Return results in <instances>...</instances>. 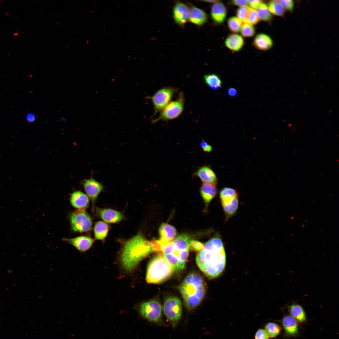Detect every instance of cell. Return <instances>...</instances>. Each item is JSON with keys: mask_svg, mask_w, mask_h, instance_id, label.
<instances>
[{"mask_svg": "<svg viewBox=\"0 0 339 339\" xmlns=\"http://www.w3.org/2000/svg\"><path fill=\"white\" fill-rule=\"evenodd\" d=\"M186 307L191 309L197 306L203 300L206 292L205 283L199 274L192 273L184 279L180 288Z\"/></svg>", "mask_w": 339, "mask_h": 339, "instance_id": "obj_3", "label": "cell"}, {"mask_svg": "<svg viewBox=\"0 0 339 339\" xmlns=\"http://www.w3.org/2000/svg\"><path fill=\"white\" fill-rule=\"evenodd\" d=\"M226 46L231 51L235 52L240 51L245 44V40L241 35L237 33L229 35L224 41Z\"/></svg>", "mask_w": 339, "mask_h": 339, "instance_id": "obj_19", "label": "cell"}, {"mask_svg": "<svg viewBox=\"0 0 339 339\" xmlns=\"http://www.w3.org/2000/svg\"><path fill=\"white\" fill-rule=\"evenodd\" d=\"M298 322L290 315H286L282 318V323L286 335L289 336H296L299 333Z\"/></svg>", "mask_w": 339, "mask_h": 339, "instance_id": "obj_21", "label": "cell"}, {"mask_svg": "<svg viewBox=\"0 0 339 339\" xmlns=\"http://www.w3.org/2000/svg\"><path fill=\"white\" fill-rule=\"evenodd\" d=\"M216 185L203 183L200 189V192L207 209L210 202L217 193Z\"/></svg>", "mask_w": 339, "mask_h": 339, "instance_id": "obj_22", "label": "cell"}, {"mask_svg": "<svg viewBox=\"0 0 339 339\" xmlns=\"http://www.w3.org/2000/svg\"><path fill=\"white\" fill-rule=\"evenodd\" d=\"M252 44L258 50L266 51L272 47L273 42L271 37L268 35L264 33H260L255 37Z\"/></svg>", "mask_w": 339, "mask_h": 339, "instance_id": "obj_18", "label": "cell"}, {"mask_svg": "<svg viewBox=\"0 0 339 339\" xmlns=\"http://www.w3.org/2000/svg\"><path fill=\"white\" fill-rule=\"evenodd\" d=\"M162 253L174 270L184 269L189 255V250H181L175 247L173 242L167 243L162 247Z\"/></svg>", "mask_w": 339, "mask_h": 339, "instance_id": "obj_5", "label": "cell"}, {"mask_svg": "<svg viewBox=\"0 0 339 339\" xmlns=\"http://www.w3.org/2000/svg\"><path fill=\"white\" fill-rule=\"evenodd\" d=\"M256 11L260 20L267 22H270L272 19V14L270 11L267 5L263 2Z\"/></svg>", "mask_w": 339, "mask_h": 339, "instance_id": "obj_29", "label": "cell"}, {"mask_svg": "<svg viewBox=\"0 0 339 339\" xmlns=\"http://www.w3.org/2000/svg\"><path fill=\"white\" fill-rule=\"evenodd\" d=\"M263 2L262 1L260 0H248V5L251 8L256 10Z\"/></svg>", "mask_w": 339, "mask_h": 339, "instance_id": "obj_40", "label": "cell"}, {"mask_svg": "<svg viewBox=\"0 0 339 339\" xmlns=\"http://www.w3.org/2000/svg\"><path fill=\"white\" fill-rule=\"evenodd\" d=\"M160 239L167 241L172 242L177 234L175 228L167 223H163L159 229Z\"/></svg>", "mask_w": 339, "mask_h": 339, "instance_id": "obj_23", "label": "cell"}, {"mask_svg": "<svg viewBox=\"0 0 339 339\" xmlns=\"http://www.w3.org/2000/svg\"><path fill=\"white\" fill-rule=\"evenodd\" d=\"M204 81L209 88L213 90L220 89L222 82L219 77L215 74H209L204 76Z\"/></svg>", "mask_w": 339, "mask_h": 339, "instance_id": "obj_28", "label": "cell"}, {"mask_svg": "<svg viewBox=\"0 0 339 339\" xmlns=\"http://www.w3.org/2000/svg\"><path fill=\"white\" fill-rule=\"evenodd\" d=\"M260 20L256 11L250 8L247 18V23L253 25L258 24Z\"/></svg>", "mask_w": 339, "mask_h": 339, "instance_id": "obj_36", "label": "cell"}, {"mask_svg": "<svg viewBox=\"0 0 339 339\" xmlns=\"http://www.w3.org/2000/svg\"><path fill=\"white\" fill-rule=\"evenodd\" d=\"M288 310L289 315L298 322L304 323L306 321L307 317L305 312L300 304L293 303L288 306Z\"/></svg>", "mask_w": 339, "mask_h": 339, "instance_id": "obj_24", "label": "cell"}, {"mask_svg": "<svg viewBox=\"0 0 339 339\" xmlns=\"http://www.w3.org/2000/svg\"><path fill=\"white\" fill-rule=\"evenodd\" d=\"M228 95L230 96L234 97L237 94V91L236 89L233 88H229L228 90Z\"/></svg>", "mask_w": 339, "mask_h": 339, "instance_id": "obj_44", "label": "cell"}, {"mask_svg": "<svg viewBox=\"0 0 339 339\" xmlns=\"http://www.w3.org/2000/svg\"><path fill=\"white\" fill-rule=\"evenodd\" d=\"M109 230L108 225L105 222L102 221L96 222L94 228L95 238L100 240L104 239L108 234Z\"/></svg>", "mask_w": 339, "mask_h": 339, "instance_id": "obj_26", "label": "cell"}, {"mask_svg": "<svg viewBox=\"0 0 339 339\" xmlns=\"http://www.w3.org/2000/svg\"><path fill=\"white\" fill-rule=\"evenodd\" d=\"M71 205L79 210H84L89 207V199L86 194L80 191L73 192L70 198Z\"/></svg>", "mask_w": 339, "mask_h": 339, "instance_id": "obj_17", "label": "cell"}, {"mask_svg": "<svg viewBox=\"0 0 339 339\" xmlns=\"http://www.w3.org/2000/svg\"><path fill=\"white\" fill-rule=\"evenodd\" d=\"M26 119L28 123H32L35 120L36 116L34 113H30L26 115Z\"/></svg>", "mask_w": 339, "mask_h": 339, "instance_id": "obj_43", "label": "cell"}, {"mask_svg": "<svg viewBox=\"0 0 339 339\" xmlns=\"http://www.w3.org/2000/svg\"><path fill=\"white\" fill-rule=\"evenodd\" d=\"M97 216L106 223H114L119 222L124 218L121 212L111 209H104L96 207Z\"/></svg>", "mask_w": 339, "mask_h": 339, "instance_id": "obj_13", "label": "cell"}, {"mask_svg": "<svg viewBox=\"0 0 339 339\" xmlns=\"http://www.w3.org/2000/svg\"><path fill=\"white\" fill-rule=\"evenodd\" d=\"M189 7L184 3L176 1L173 9V17L176 24L183 27L188 19Z\"/></svg>", "mask_w": 339, "mask_h": 339, "instance_id": "obj_12", "label": "cell"}, {"mask_svg": "<svg viewBox=\"0 0 339 339\" xmlns=\"http://www.w3.org/2000/svg\"><path fill=\"white\" fill-rule=\"evenodd\" d=\"M175 91L176 89L173 88L165 87L158 90L152 96L148 97L152 102L153 116L161 112L170 102Z\"/></svg>", "mask_w": 339, "mask_h": 339, "instance_id": "obj_10", "label": "cell"}, {"mask_svg": "<svg viewBox=\"0 0 339 339\" xmlns=\"http://www.w3.org/2000/svg\"><path fill=\"white\" fill-rule=\"evenodd\" d=\"M184 104V98L181 94L177 100L170 102L158 117L152 120V122L154 123L160 121H170L177 118L183 110Z\"/></svg>", "mask_w": 339, "mask_h": 339, "instance_id": "obj_8", "label": "cell"}, {"mask_svg": "<svg viewBox=\"0 0 339 339\" xmlns=\"http://www.w3.org/2000/svg\"><path fill=\"white\" fill-rule=\"evenodd\" d=\"M227 9L225 5L219 1L213 3L211 7L210 15L213 22L217 24H221L225 21Z\"/></svg>", "mask_w": 339, "mask_h": 339, "instance_id": "obj_16", "label": "cell"}, {"mask_svg": "<svg viewBox=\"0 0 339 339\" xmlns=\"http://www.w3.org/2000/svg\"><path fill=\"white\" fill-rule=\"evenodd\" d=\"M267 6L271 13L273 15L281 17H283L285 10L281 6L278 0H272L267 3Z\"/></svg>", "mask_w": 339, "mask_h": 339, "instance_id": "obj_30", "label": "cell"}, {"mask_svg": "<svg viewBox=\"0 0 339 339\" xmlns=\"http://www.w3.org/2000/svg\"><path fill=\"white\" fill-rule=\"evenodd\" d=\"M264 330L269 337L274 338L280 333L281 328L277 324L274 322H270L265 325Z\"/></svg>", "mask_w": 339, "mask_h": 339, "instance_id": "obj_32", "label": "cell"}, {"mask_svg": "<svg viewBox=\"0 0 339 339\" xmlns=\"http://www.w3.org/2000/svg\"><path fill=\"white\" fill-rule=\"evenodd\" d=\"M61 119H62V121H66V119H65V118H64V117H62V118H61Z\"/></svg>", "mask_w": 339, "mask_h": 339, "instance_id": "obj_46", "label": "cell"}, {"mask_svg": "<svg viewBox=\"0 0 339 339\" xmlns=\"http://www.w3.org/2000/svg\"><path fill=\"white\" fill-rule=\"evenodd\" d=\"M238 206V198H235L230 203L222 206L226 217V221L235 213Z\"/></svg>", "mask_w": 339, "mask_h": 339, "instance_id": "obj_31", "label": "cell"}, {"mask_svg": "<svg viewBox=\"0 0 339 339\" xmlns=\"http://www.w3.org/2000/svg\"><path fill=\"white\" fill-rule=\"evenodd\" d=\"M196 262L207 276L214 278L219 276L226 265V256L222 240L215 236L207 242L197 255Z\"/></svg>", "mask_w": 339, "mask_h": 339, "instance_id": "obj_1", "label": "cell"}, {"mask_svg": "<svg viewBox=\"0 0 339 339\" xmlns=\"http://www.w3.org/2000/svg\"><path fill=\"white\" fill-rule=\"evenodd\" d=\"M282 7L285 10L292 12L293 10L294 3L292 0H278Z\"/></svg>", "mask_w": 339, "mask_h": 339, "instance_id": "obj_37", "label": "cell"}, {"mask_svg": "<svg viewBox=\"0 0 339 339\" xmlns=\"http://www.w3.org/2000/svg\"><path fill=\"white\" fill-rule=\"evenodd\" d=\"M220 197L223 206L230 203L234 199L238 198V194L234 189L225 187L221 190Z\"/></svg>", "mask_w": 339, "mask_h": 339, "instance_id": "obj_25", "label": "cell"}, {"mask_svg": "<svg viewBox=\"0 0 339 339\" xmlns=\"http://www.w3.org/2000/svg\"><path fill=\"white\" fill-rule=\"evenodd\" d=\"M255 339H269V336L265 330L260 329L256 332L255 336Z\"/></svg>", "mask_w": 339, "mask_h": 339, "instance_id": "obj_39", "label": "cell"}, {"mask_svg": "<svg viewBox=\"0 0 339 339\" xmlns=\"http://www.w3.org/2000/svg\"><path fill=\"white\" fill-rule=\"evenodd\" d=\"M240 32L241 36L245 37H250L255 34V29L254 26L247 23H243Z\"/></svg>", "mask_w": 339, "mask_h": 339, "instance_id": "obj_34", "label": "cell"}, {"mask_svg": "<svg viewBox=\"0 0 339 339\" xmlns=\"http://www.w3.org/2000/svg\"><path fill=\"white\" fill-rule=\"evenodd\" d=\"M204 245L202 242L197 240H192L190 245L189 249L194 251L200 252L202 250Z\"/></svg>", "mask_w": 339, "mask_h": 339, "instance_id": "obj_38", "label": "cell"}, {"mask_svg": "<svg viewBox=\"0 0 339 339\" xmlns=\"http://www.w3.org/2000/svg\"><path fill=\"white\" fill-rule=\"evenodd\" d=\"M153 252L150 241L138 233L126 241L122 249L121 262L127 272L132 271L140 261Z\"/></svg>", "mask_w": 339, "mask_h": 339, "instance_id": "obj_2", "label": "cell"}, {"mask_svg": "<svg viewBox=\"0 0 339 339\" xmlns=\"http://www.w3.org/2000/svg\"><path fill=\"white\" fill-rule=\"evenodd\" d=\"M232 4L240 7L247 6L248 0H234L231 1Z\"/></svg>", "mask_w": 339, "mask_h": 339, "instance_id": "obj_42", "label": "cell"}, {"mask_svg": "<svg viewBox=\"0 0 339 339\" xmlns=\"http://www.w3.org/2000/svg\"><path fill=\"white\" fill-rule=\"evenodd\" d=\"M163 311L173 327L175 328L179 321L182 315L181 302L176 297L167 299L163 305Z\"/></svg>", "mask_w": 339, "mask_h": 339, "instance_id": "obj_9", "label": "cell"}, {"mask_svg": "<svg viewBox=\"0 0 339 339\" xmlns=\"http://www.w3.org/2000/svg\"><path fill=\"white\" fill-rule=\"evenodd\" d=\"M141 316L148 321L156 324H162V307L158 301L152 300L141 303L138 308Z\"/></svg>", "mask_w": 339, "mask_h": 339, "instance_id": "obj_6", "label": "cell"}, {"mask_svg": "<svg viewBox=\"0 0 339 339\" xmlns=\"http://www.w3.org/2000/svg\"><path fill=\"white\" fill-rule=\"evenodd\" d=\"M191 236L186 234L178 236L173 241L174 246L181 250H189L190 244L192 241Z\"/></svg>", "mask_w": 339, "mask_h": 339, "instance_id": "obj_27", "label": "cell"}, {"mask_svg": "<svg viewBox=\"0 0 339 339\" xmlns=\"http://www.w3.org/2000/svg\"><path fill=\"white\" fill-rule=\"evenodd\" d=\"M218 1V0H202V1H203V2H206V3H213L217 2Z\"/></svg>", "mask_w": 339, "mask_h": 339, "instance_id": "obj_45", "label": "cell"}, {"mask_svg": "<svg viewBox=\"0 0 339 339\" xmlns=\"http://www.w3.org/2000/svg\"><path fill=\"white\" fill-rule=\"evenodd\" d=\"M72 230L74 232L83 233L90 231L92 227V220L85 210L77 209L69 216Z\"/></svg>", "mask_w": 339, "mask_h": 339, "instance_id": "obj_7", "label": "cell"}, {"mask_svg": "<svg viewBox=\"0 0 339 339\" xmlns=\"http://www.w3.org/2000/svg\"><path fill=\"white\" fill-rule=\"evenodd\" d=\"M200 145L202 149L205 152H210L212 150V146L204 141H201Z\"/></svg>", "mask_w": 339, "mask_h": 339, "instance_id": "obj_41", "label": "cell"}, {"mask_svg": "<svg viewBox=\"0 0 339 339\" xmlns=\"http://www.w3.org/2000/svg\"><path fill=\"white\" fill-rule=\"evenodd\" d=\"M250 8L248 6L240 7L236 11L237 17L243 23H247V19Z\"/></svg>", "mask_w": 339, "mask_h": 339, "instance_id": "obj_35", "label": "cell"}, {"mask_svg": "<svg viewBox=\"0 0 339 339\" xmlns=\"http://www.w3.org/2000/svg\"><path fill=\"white\" fill-rule=\"evenodd\" d=\"M63 240L72 245L81 252H84L89 250L94 242V239L85 236L72 238H63Z\"/></svg>", "mask_w": 339, "mask_h": 339, "instance_id": "obj_14", "label": "cell"}, {"mask_svg": "<svg viewBox=\"0 0 339 339\" xmlns=\"http://www.w3.org/2000/svg\"><path fill=\"white\" fill-rule=\"evenodd\" d=\"M243 22L236 16L229 18L227 21V25L230 30L233 33L240 32Z\"/></svg>", "mask_w": 339, "mask_h": 339, "instance_id": "obj_33", "label": "cell"}, {"mask_svg": "<svg viewBox=\"0 0 339 339\" xmlns=\"http://www.w3.org/2000/svg\"><path fill=\"white\" fill-rule=\"evenodd\" d=\"M193 176L198 177L203 183L215 185L217 183V178L215 173L207 166H203L199 168L194 173Z\"/></svg>", "mask_w": 339, "mask_h": 339, "instance_id": "obj_20", "label": "cell"}, {"mask_svg": "<svg viewBox=\"0 0 339 339\" xmlns=\"http://www.w3.org/2000/svg\"><path fill=\"white\" fill-rule=\"evenodd\" d=\"M81 183L87 195L91 201L92 209L94 211L95 202L99 194L103 190L104 186L92 176L89 179H84Z\"/></svg>", "mask_w": 339, "mask_h": 339, "instance_id": "obj_11", "label": "cell"}, {"mask_svg": "<svg viewBox=\"0 0 339 339\" xmlns=\"http://www.w3.org/2000/svg\"><path fill=\"white\" fill-rule=\"evenodd\" d=\"M188 20L191 23L201 26L207 21L208 15L203 10L190 4Z\"/></svg>", "mask_w": 339, "mask_h": 339, "instance_id": "obj_15", "label": "cell"}, {"mask_svg": "<svg viewBox=\"0 0 339 339\" xmlns=\"http://www.w3.org/2000/svg\"><path fill=\"white\" fill-rule=\"evenodd\" d=\"M174 271L162 253H160L154 257L149 262L147 268L146 281L149 283H161L168 279Z\"/></svg>", "mask_w": 339, "mask_h": 339, "instance_id": "obj_4", "label": "cell"}]
</instances>
